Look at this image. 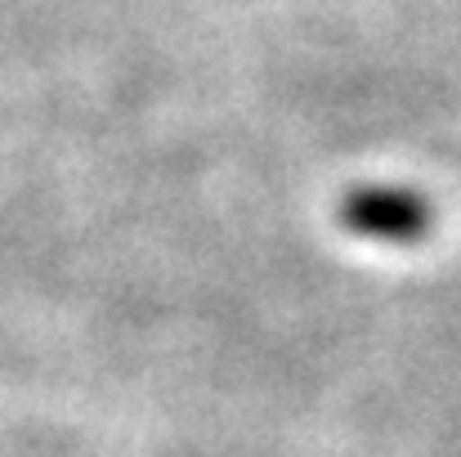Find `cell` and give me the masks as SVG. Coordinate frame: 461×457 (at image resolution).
Listing matches in <instances>:
<instances>
[{
	"mask_svg": "<svg viewBox=\"0 0 461 457\" xmlns=\"http://www.w3.org/2000/svg\"><path fill=\"white\" fill-rule=\"evenodd\" d=\"M340 224L367 242H390V247H412L430 233V202L412 188H349L340 202Z\"/></svg>",
	"mask_w": 461,
	"mask_h": 457,
	"instance_id": "obj_1",
	"label": "cell"
}]
</instances>
